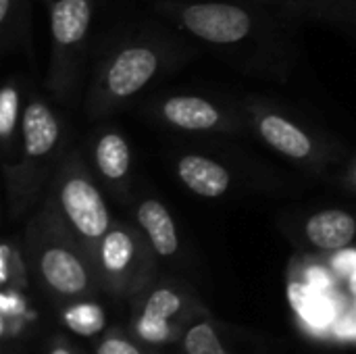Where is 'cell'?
I'll return each mask as SVG.
<instances>
[{
  "mask_svg": "<svg viewBox=\"0 0 356 354\" xmlns=\"http://www.w3.org/2000/svg\"><path fill=\"white\" fill-rule=\"evenodd\" d=\"M96 246L102 271L113 277H123L138 263L144 242L131 227L113 221L111 230L102 236V240Z\"/></svg>",
  "mask_w": 356,
  "mask_h": 354,
  "instance_id": "obj_14",
  "label": "cell"
},
{
  "mask_svg": "<svg viewBox=\"0 0 356 354\" xmlns=\"http://www.w3.org/2000/svg\"><path fill=\"white\" fill-rule=\"evenodd\" d=\"M302 234L317 250L338 252L348 248L356 238V219L342 209L317 211L305 221Z\"/></svg>",
  "mask_w": 356,
  "mask_h": 354,
  "instance_id": "obj_12",
  "label": "cell"
},
{
  "mask_svg": "<svg viewBox=\"0 0 356 354\" xmlns=\"http://www.w3.org/2000/svg\"><path fill=\"white\" fill-rule=\"evenodd\" d=\"M65 323L79 336H94L104 328V313L96 305H77L65 313Z\"/></svg>",
  "mask_w": 356,
  "mask_h": 354,
  "instance_id": "obj_18",
  "label": "cell"
},
{
  "mask_svg": "<svg viewBox=\"0 0 356 354\" xmlns=\"http://www.w3.org/2000/svg\"><path fill=\"white\" fill-rule=\"evenodd\" d=\"M305 277H307V286L309 288H313L317 292H323V294L330 292L332 286H334V280H332L330 271L323 269V267H311Z\"/></svg>",
  "mask_w": 356,
  "mask_h": 354,
  "instance_id": "obj_24",
  "label": "cell"
},
{
  "mask_svg": "<svg viewBox=\"0 0 356 354\" xmlns=\"http://www.w3.org/2000/svg\"><path fill=\"white\" fill-rule=\"evenodd\" d=\"M336 334L340 338H350V336H356V325L350 321V319H344L336 325Z\"/></svg>",
  "mask_w": 356,
  "mask_h": 354,
  "instance_id": "obj_26",
  "label": "cell"
},
{
  "mask_svg": "<svg viewBox=\"0 0 356 354\" xmlns=\"http://www.w3.org/2000/svg\"><path fill=\"white\" fill-rule=\"evenodd\" d=\"M173 171L179 184L200 198H221L232 190L234 184L232 173L223 163L198 152H186L177 156Z\"/></svg>",
  "mask_w": 356,
  "mask_h": 354,
  "instance_id": "obj_10",
  "label": "cell"
},
{
  "mask_svg": "<svg viewBox=\"0 0 356 354\" xmlns=\"http://www.w3.org/2000/svg\"><path fill=\"white\" fill-rule=\"evenodd\" d=\"M181 309V298L179 294H175L169 288H161L154 294H150L146 307H144V315L154 317V319H169L173 317L177 311Z\"/></svg>",
  "mask_w": 356,
  "mask_h": 354,
  "instance_id": "obj_20",
  "label": "cell"
},
{
  "mask_svg": "<svg viewBox=\"0 0 356 354\" xmlns=\"http://www.w3.org/2000/svg\"><path fill=\"white\" fill-rule=\"evenodd\" d=\"M156 8L179 29L219 50L252 42L265 27V17L257 8L240 2L161 0Z\"/></svg>",
  "mask_w": 356,
  "mask_h": 354,
  "instance_id": "obj_5",
  "label": "cell"
},
{
  "mask_svg": "<svg viewBox=\"0 0 356 354\" xmlns=\"http://www.w3.org/2000/svg\"><path fill=\"white\" fill-rule=\"evenodd\" d=\"M13 309L19 311V309H21V303H19L17 298H13L10 294H4V296H2V311H4L6 315H10V313H15Z\"/></svg>",
  "mask_w": 356,
  "mask_h": 354,
  "instance_id": "obj_28",
  "label": "cell"
},
{
  "mask_svg": "<svg viewBox=\"0 0 356 354\" xmlns=\"http://www.w3.org/2000/svg\"><path fill=\"white\" fill-rule=\"evenodd\" d=\"M332 269L338 273V275H344V277H350L356 271V250L353 248H342L334 255L332 259Z\"/></svg>",
  "mask_w": 356,
  "mask_h": 354,
  "instance_id": "obj_23",
  "label": "cell"
},
{
  "mask_svg": "<svg viewBox=\"0 0 356 354\" xmlns=\"http://www.w3.org/2000/svg\"><path fill=\"white\" fill-rule=\"evenodd\" d=\"M67 142L69 131L60 113L42 94L29 90L17 161L2 169L10 215H21L44 194L54 169L69 150Z\"/></svg>",
  "mask_w": 356,
  "mask_h": 354,
  "instance_id": "obj_2",
  "label": "cell"
},
{
  "mask_svg": "<svg viewBox=\"0 0 356 354\" xmlns=\"http://www.w3.org/2000/svg\"><path fill=\"white\" fill-rule=\"evenodd\" d=\"M350 290L356 294V271L350 275Z\"/></svg>",
  "mask_w": 356,
  "mask_h": 354,
  "instance_id": "obj_29",
  "label": "cell"
},
{
  "mask_svg": "<svg viewBox=\"0 0 356 354\" xmlns=\"http://www.w3.org/2000/svg\"><path fill=\"white\" fill-rule=\"evenodd\" d=\"M252 131L277 154L298 167L323 171L338 159L327 140L309 129L300 119L288 115L284 108L265 98H248L242 104Z\"/></svg>",
  "mask_w": 356,
  "mask_h": 354,
  "instance_id": "obj_6",
  "label": "cell"
},
{
  "mask_svg": "<svg viewBox=\"0 0 356 354\" xmlns=\"http://www.w3.org/2000/svg\"><path fill=\"white\" fill-rule=\"evenodd\" d=\"M88 163L106 194L113 198H127L131 194L134 152L121 129L113 125L100 127L90 140Z\"/></svg>",
  "mask_w": 356,
  "mask_h": 354,
  "instance_id": "obj_9",
  "label": "cell"
},
{
  "mask_svg": "<svg viewBox=\"0 0 356 354\" xmlns=\"http://www.w3.org/2000/svg\"><path fill=\"white\" fill-rule=\"evenodd\" d=\"M186 351H188V354H227L223 351L217 334L213 332V328L207 323H200L188 332Z\"/></svg>",
  "mask_w": 356,
  "mask_h": 354,
  "instance_id": "obj_19",
  "label": "cell"
},
{
  "mask_svg": "<svg viewBox=\"0 0 356 354\" xmlns=\"http://www.w3.org/2000/svg\"><path fill=\"white\" fill-rule=\"evenodd\" d=\"M94 8L96 0H48L50 63L46 88L58 102H69L77 92Z\"/></svg>",
  "mask_w": 356,
  "mask_h": 354,
  "instance_id": "obj_4",
  "label": "cell"
},
{
  "mask_svg": "<svg viewBox=\"0 0 356 354\" xmlns=\"http://www.w3.org/2000/svg\"><path fill=\"white\" fill-rule=\"evenodd\" d=\"M98 354H140V351L123 340H108L98 348Z\"/></svg>",
  "mask_w": 356,
  "mask_h": 354,
  "instance_id": "obj_25",
  "label": "cell"
},
{
  "mask_svg": "<svg viewBox=\"0 0 356 354\" xmlns=\"http://www.w3.org/2000/svg\"><path fill=\"white\" fill-rule=\"evenodd\" d=\"M29 240L38 246V267L44 282L58 294L75 296L88 288V269L69 240V230L44 204L29 223Z\"/></svg>",
  "mask_w": 356,
  "mask_h": 354,
  "instance_id": "obj_8",
  "label": "cell"
},
{
  "mask_svg": "<svg viewBox=\"0 0 356 354\" xmlns=\"http://www.w3.org/2000/svg\"><path fill=\"white\" fill-rule=\"evenodd\" d=\"M25 98L27 94H23L21 79L17 75L6 77L0 90V169H6L17 161L23 131Z\"/></svg>",
  "mask_w": 356,
  "mask_h": 354,
  "instance_id": "obj_11",
  "label": "cell"
},
{
  "mask_svg": "<svg viewBox=\"0 0 356 354\" xmlns=\"http://www.w3.org/2000/svg\"><path fill=\"white\" fill-rule=\"evenodd\" d=\"M52 354H71V353H69V351H65V348H56Z\"/></svg>",
  "mask_w": 356,
  "mask_h": 354,
  "instance_id": "obj_30",
  "label": "cell"
},
{
  "mask_svg": "<svg viewBox=\"0 0 356 354\" xmlns=\"http://www.w3.org/2000/svg\"><path fill=\"white\" fill-rule=\"evenodd\" d=\"M282 4L296 19L330 25L356 38V0H282Z\"/></svg>",
  "mask_w": 356,
  "mask_h": 354,
  "instance_id": "obj_15",
  "label": "cell"
},
{
  "mask_svg": "<svg viewBox=\"0 0 356 354\" xmlns=\"http://www.w3.org/2000/svg\"><path fill=\"white\" fill-rule=\"evenodd\" d=\"M344 184H346L348 190L356 192V156L350 161V165L344 171Z\"/></svg>",
  "mask_w": 356,
  "mask_h": 354,
  "instance_id": "obj_27",
  "label": "cell"
},
{
  "mask_svg": "<svg viewBox=\"0 0 356 354\" xmlns=\"http://www.w3.org/2000/svg\"><path fill=\"white\" fill-rule=\"evenodd\" d=\"M148 113L161 125L184 134H242L248 125L244 108L204 94H165L146 104Z\"/></svg>",
  "mask_w": 356,
  "mask_h": 354,
  "instance_id": "obj_7",
  "label": "cell"
},
{
  "mask_svg": "<svg viewBox=\"0 0 356 354\" xmlns=\"http://www.w3.org/2000/svg\"><path fill=\"white\" fill-rule=\"evenodd\" d=\"M31 2L0 0V54L23 52L31 56Z\"/></svg>",
  "mask_w": 356,
  "mask_h": 354,
  "instance_id": "obj_16",
  "label": "cell"
},
{
  "mask_svg": "<svg viewBox=\"0 0 356 354\" xmlns=\"http://www.w3.org/2000/svg\"><path fill=\"white\" fill-rule=\"evenodd\" d=\"M138 332L148 342H163L169 336V325H167V319H154V317L142 315L138 323Z\"/></svg>",
  "mask_w": 356,
  "mask_h": 354,
  "instance_id": "obj_22",
  "label": "cell"
},
{
  "mask_svg": "<svg viewBox=\"0 0 356 354\" xmlns=\"http://www.w3.org/2000/svg\"><path fill=\"white\" fill-rule=\"evenodd\" d=\"M19 275L23 280V263H21V255L17 248H13L8 242L2 244L0 248V282L8 284L10 275Z\"/></svg>",
  "mask_w": 356,
  "mask_h": 354,
  "instance_id": "obj_21",
  "label": "cell"
},
{
  "mask_svg": "<svg viewBox=\"0 0 356 354\" xmlns=\"http://www.w3.org/2000/svg\"><path fill=\"white\" fill-rule=\"evenodd\" d=\"M188 56L190 48L161 33H140L117 42L94 67L86 96L88 117L96 121L129 106Z\"/></svg>",
  "mask_w": 356,
  "mask_h": 354,
  "instance_id": "obj_1",
  "label": "cell"
},
{
  "mask_svg": "<svg viewBox=\"0 0 356 354\" xmlns=\"http://www.w3.org/2000/svg\"><path fill=\"white\" fill-rule=\"evenodd\" d=\"M290 303L296 309L298 317L311 328H325L334 321V307L327 300V294L317 292L302 284L290 286Z\"/></svg>",
  "mask_w": 356,
  "mask_h": 354,
  "instance_id": "obj_17",
  "label": "cell"
},
{
  "mask_svg": "<svg viewBox=\"0 0 356 354\" xmlns=\"http://www.w3.org/2000/svg\"><path fill=\"white\" fill-rule=\"evenodd\" d=\"M44 194V204L83 244H98L113 225L102 186L92 173L88 159L75 148L67 150Z\"/></svg>",
  "mask_w": 356,
  "mask_h": 354,
  "instance_id": "obj_3",
  "label": "cell"
},
{
  "mask_svg": "<svg viewBox=\"0 0 356 354\" xmlns=\"http://www.w3.org/2000/svg\"><path fill=\"white\" fill-rule=\"evenodd\" d=\"M136 221L142 230L146 242L152 246V250L161 257H173L179 248V236L175 221L165 207L154 196H146L136 207Z\"/></svg>",
  "mask_w": 356,
  "mask_h": 354,
  "instance_id": "obj_13",
  "label": "cell"
}]
</instances>
